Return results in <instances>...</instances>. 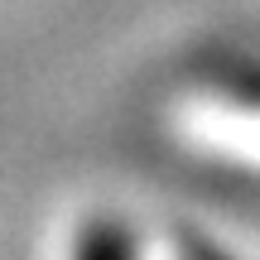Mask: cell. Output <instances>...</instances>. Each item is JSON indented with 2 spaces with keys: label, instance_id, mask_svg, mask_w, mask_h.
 I'll use <instances>...</instances> for the list:
<instances>
[{
  "label": "cell",
  "instance_id": "obj_1",
  "mask_svg": "<svg viewBox=\"0 0 260 260\" xmlns=\"http://www.w3.org/2000/svg\"><path fill=\"white\" fill-rule=\"evenodd\" d=\"M73 260H140V241L116 217H92L73 241Z\"/></svg>",
  "mask_w": 260,
  "mask_h": 260
},
{
  "label": "cell",
  "instance_id": "obj_2",
  "mask_svg": "<svg viewBox=\"0 0 260 260\" xmlns=\"http://www.w3.org/2000/svg\"><path fill=\"white\" fill-rule=\"evenodd\" d=\"M178 251H183V260H232L226 251H217L212 241H203V236H183V246H178Z\"/></svg>",
  "mask_w": 260,
  "mask_h": 260
}]
</instances>
